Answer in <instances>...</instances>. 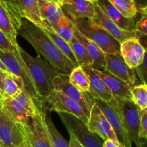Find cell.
Instances as JSON below:
<instances>
[{
	"mask_svg": "<svg viewBox=\"0 0 147 147\" xmlns=\"http://www.w3.org/2000/svg\"><path fill=\"white\" fill-rule=\"evenodd\" d=\"M17 34L27 40L37 53L63 74H70L76 66L54 44L42 27L22 18Z\"/></svg>",
	"mask_w": 147,
	"mask_h": 147,
	"instance_id": "1",
	"label": "cell"
},
{
	"mask_svg": "<svg viewBox=\"0 0 147 147\" xmlns=\"http://www.w3.org/2000/svg\"><path fill=\"white\" fill-rule=\"evenodd\" d=\"M18 51L34 82L37 98H44L48 96L53 90V79L62 72L43 61L40 56L36 58L31 56L19 46Z\"/></svg>",
	"mask_w": 147,
	"mask_h": 147,
	"instance_id": "2",
	"label": "cell"
},
{
	"mask_svg": "<svg viewBox=\"0 0 147 147\" xmlns=\"http://www.w3.org/2000/svg\"><path fill=\"white\" fill-rule=\"evenodd\" d=\"M78 30L94 42L104 53L120 54V43L91 19L70 18Z\"/></svg>",
	"mask_w": 147,
	"mask_h": 147,
	"instance_id": "3",
	"label": "cell"
},
{
	"mask_svg": "<svg viewBox=\"0 0 147 147\" xmlns=\"http://www.w3.org/2000/svg\"><path fill=\"white\" fill-rule=\"evenodd\" d=\"M35 100L42 110L67 112L77 117L86 124L88 122L89 116L86 115L81 107L60 91L53 89L48 96L44 98H37Z\"/></svg>",
	"mask_w": 147,
	"mask_h": 147,
	"instance_id": "4",
	"label": "cell"
},
{
	"mask_svg": "<svg viewBox=\"0 0 147 147\" xmlns=\"http://www.w3.org/2000/svg\"><path fill=\"white\" fill-rule=\"evenodd\" d=\"M111 102L119 110L122 122L132 142L136 144V147H145L146 141H142L139 137L140 109L132 100L116 97H113Z\"/></svg>",
	"mask_w": 147,
	"mask_h": 147,
	"instance_id": "5",
	"label": "cell"
},
{
	"mask_svg": "<svg viewBox=\"0 0 147 147\" xmlns=\"http://www.w3.org/2000/svg\"><path fill=\"white\" fill-rule=\"evenodd\" d=\"M0 59L6 66L9 73L19 78L23 82L24 90L28 92L33 99H37V95L34 82L27 66L19 53L18 44L15 45L14 51H7L0 49Z\"/></svg>",
	"mask_w": 147,
	"mask_h": 147,
	"instance_id": "6",
	"label": "cell"
},
{
	"mask_svg": "<svg viewBox=\"0 0 147 147\" xmlns=\"http://www.w3.org/2000/svg\"><path fill=\"white\" fill-rule=\"evenodd\" d=\"M62 122L72 135L83 147H103L100 138L89 131L87 124L67 112H57Z\"/></svg>",
	"mask_w": 147,
	"mask_h": 147,
	"instance_id": "7",
	"label": "cell"
},
{
	"mask_svg": "<svg viewBox=\"0 0 147 147\" xmlns=\"http://www.w3.org/2000/svg\"><path fill=\"white\" fill-rule=\"evenodd\" d=\"M46 114L39 111L27 125L18 124L27 147H52L45 122Z\"/></svg>",
	"mask_w": 147,
	"mask_h": 147,
	"instance_id": "8",
	"label": "cell"
},
{
	"mask_svg": "<svg viewBox=\"0 0 147 147\" xmlns=\"http://www.w3.org/2000/svg\"><path fill=\"white\" fill-rule=\"evenodd\" d=\"M53 89L60 91L77 102L89 116L90 109L94 104V98L88 92H83L72 84L69 80V74L60 73L53 79Z\"/></svg>",
	"mask_w": 147,
	"mask_h": 147,
	"instance_id": "9",
	"label": "cell"
},
{
	"mask_svg": "<svg viewBox=\"0 0 147 147\" xmlns=\"http://www.w3.org/2000/svg\"><path fill=\"white\" fill-rule=\"evenodd\" d=\"M94 102L97 104L109 121L119 144L123 147H133L131 139L123 125L119 111L116 105L112 102L108 103L100 99H94Z\"/></svg>",
	"mask_w": 147,
	"mask_h": 147,
	"instance_id": "10",
	"label": "cell"
},
{
	"mask_svg": "<svg viewBox=\"0 0 147 147\" xmlns=\"http://www.w3.org/2000/svg\"><path fill=\"white\" fill-rule=\"evenodd\" d=\"M0 146L1 147H27L24 135L17 123L13 122L0 107Z\"/></svg>",
	"mask_w": 147,
	"mask_h": 147,
	"instance_id": "11",
	"label": "cell"
},
{
	"mask_svg": "<svg viewBox=\"0 0 147 147\" xmlns=\"http://www.w3.org/2000/svg\"><path fill=\"white\" fill-rule=\"evenodd\" d=\"M105 59L106 65L104 71L119 78L130 87L140 84L135 69H131L125 63L120 54L105 53Z\"/></svg>",
	"mask_w": 147,
	"mask_h": 147,
	"instance_id": "12",
	"label": "cell"
},
{
	"mask_svg": "<svg viewBox=\"0 0 147 147\" xmlns=\"http://www.w3.org/2000/svg\"><path fill=\"white\" fill-rule=\"evenodd\" d=\"M22 20V17L12 5L0 1V30L14 45L17 44V30L21 26Z\"/></svg>",
	"mask_w": 147,
	"mask_h": 147,
	"instance_id": "13",
	"label": "cell"
},
{
	"mask_svg": "<svg viewBox=\"0 0 147 147\" xmlns=\"http://www.w3.org/2000/svg\"><path fill=\"white\" fill-rule=\"evenodd\" d=\"M87 126L89 131L104 141L111 139L119 142L110 122L95 102L90 109Z\"/></svg>",
	"mask_w": 147,
	"mask_h": 147,
	"instance_id": "14",
	"label": "cell"
},
{
	"mask_svg": "<svg viewBox=\"0 0 147 147\" xmlns=\"http://www.w3.org/2000/svg\"><path fill=\"white\" fill-rule=\"evenodd\" d=\"M146 53V48L135 37L126 39L120 43V55L131 69H134L141 64Z\"/></svg>",
	"mask_w": 147,
	"mask_h": 147,
	"instance_id": "15",
	"label": "cell"
},
{
	"mask_svg": "<svg viewBox=\"0 0 147 147\" xmlns=\"http://www.w3.org/2000/svg\"><path fill=\"white\" fill-rule=\"evenodd\" d=\"M93 22L104 29L109 35L112 36L119 43H121L126 39L135 37L134 32H128L122 30L115 22H113L108 16L102 11L101 9L95 3V14L91 19Z\"/></svg>",
	"mask_w": 147,
	"mask_h": 147,
	"instance_id": "16",
	"label": "cell"
},
{
	"mask_svg": "<svg viewBox=\"0 0 147 147\" xmlns=\"http://www.w3.org/2000/svg\"><path fill=\"white\" fill-rule=\"evenodd\" d=\"M83 68L90 81L88 93L95 99H100L103 102L111 103L113 99V95L94 68L92 66Z\"/></svg>",
	"mask_w": 147,
	"mask_h": 147,
	"instance_id": "17",
	"label": "cell"
},
{
	"mask_svg": "<svg viewBox=\"0 0 147 147\" xmlns=\"http://www.w3.org/2000/svg\"><path fill=\"white\" fill-rule=\"evenodd\" d=\"M95 70L103 79L113 97L121 98L123 99L132 100L131 92V87L106 71L97 69H95Z\"/></svg>",
	"mask_w": 147,
	"mask_h": 147,
	"instance_id": "18",
	"label": "cell"
},
{
	"mask_svg": "<svg viewBox=\"0 0 147 147\" xmlns=\"http://www.w3.org/2000/svg\"><path fill=\"white\" fill-rule=\"evenodd\" d=\"M96 4L108 17L116 23L120 28L128 32H134L136 24L134 18L125 17L117 9L111 4L109 0H98Z\"/></svg>",
	"mask_w": 147,
	"mask_h": 147,
	"instance_id": "19",
	"label": "cell"
},
{
	"mask_svg": "<svg viewBox=\"0 0 147 147\" xmlns=\"http://www.w3.org/2000/svg\"><path fill=\"white\" fill-rule=\"evenodd\" d=\"M74 36L83 45L85 48L87 50L88 53L93 60V66L94 69L104 70L106 68V59L105 53L102 51L101 49L92 40L85 37L75 25Z\"/></svg>",
	"mask_w": 147,
	"mask_h": 147,
	"instance_id": "20",
	"label": "cell"
},
{
	"mask_svg": "<svg viewBox=\"0 0 147 147\" xmlns=\"http://www.w3.org/2000/svg\"><path fill=\"white\" fill-rule=\"evenodd\" d=\"M61 8L69 18L92 19L95 14V4L87 0H73L71 4Z\"/></svg>",
	"mask_w": 147,
	"mask_h": 147,
	"instance_id": "21",
	"label": "cell"
},
{
	"mask_svg": "<svg viewBox=\"0 0 147 147\" xmlns=\"http://www.w3.org/2000/svg\"><path fill=\"white\" fill-rule=\"evenodd\" d=\"M0 107L13 122L22 125H27L30 122V115L14 98H4Z\"/></svg>",
	"mask_w": 147,
	"mask_h": 147,
	"instance_id": "22",
	"label": "cell"
},
{
	"mask_svg": "<svg viewBox=\"0 0 147 147\" xmlns=\"http://www.w3.org/2000/svg\"><path fill=\"white\" fill-rule=\"evenodd\" d=\"M14 6L19 14L34 24L43 28L37 0H14Z\"/></svg>",
	"mask_w": 147,
	"mask_h": 147,
	"instance_id": "23",
	"label": "cell"
},
{
	"mask_svg": "<svg viewBox=\"0 0 147 147\" xmlns=\"http://www.w3.org/2000/svg\"><path fill=\"white\" fill-rule=\"evenodd\" d=\"M37 4L42 20L48 22L52 27H54L59 19L64 14L61 7L53 1L37 0Z\"/></svg>",
	"mask_w": 147,
	"mask_h": 147,
	"instance_id": "24",
	"label": "cell"
},
{
	"mask_svg": "<svg viewBox=\"0 0 147 147\" xmlns=\"http://www.w3.org/2000/svg\"><path fill=\"white\" fill-rule=\"evenodd\" d=\"M43 22V29L45 30V31L46 32V33L47 34V35L50 37V39L52 40V41L54 43V44L57 46V48L69 59L70 60V61L73 63L75 66H78V62L76 61V58H75L74 54H73V51H72V49L70 48V44L69 43H67L65 40L61 36L59 35L54 30V29L52 27V26L49 24L47 22L42 21Z\"/></svg>",
	"mask_w": 147,
	"mask_h": 147,
	"instance_id": "25",
	"label": "cell"
},
{
	"mask_svg": "<svg viewBox=\"0 0 147 147\" xmlns=\"http://www.w3.org/2000/svg\"><path fill=\"white\" fill-rule=\"evenodd\" d=\"M22 89L23 82L11 74H6L2 82V95L4 98H15Z\"/></svg>",
	"mask_w": 147,
	"mask_h": 147,
	"instance_id": "26",
	"label": "cell"
},
{
	"mask_svg": "<svg viewBox=\"0 0 147 147\" xmlns=\"http://www.w3.org/2000/svg\"><path fill=\"white\" fill-rule=\"evenodd\" d=\"M69 44L79 66L81 67L93 66V60L88 53L83 45L75 36H73Z\"/></svg>",
	"mask_w": 147,
	"mask_h": 147,
	"instance_id": "27",
	"label": "cell"
},
{
	"mask_svg": "<svg viewBox=\"0 0 147 147\" xmlns=\"http://www.w3.org/2000/svg\"><path fill=\"white\" fill-rule=\"evenodd\" d=\"M52 27L67 43H70L71 39L74 36V23L65 13L59 19L57 24Z\"/></svg>",
	"mask_w": 147,
	"mask_h": 147,
	"instance_id": "28",
	"label": "cell"
},
{
	"mask_svg": "<svg viewBox=\"0 0 147 147\" xmlns=\"http://www.w3.org/2000/svg\"><path fill=\"white\" fill-rule=\"evenodd\" d=\"M69 80L72 84L83 92H88L90 81L86 71L81 66H76L69 74Z\"/></svg>",
	"mask_w": 147,
	"mask_h": 147,
	"instance_id": "29",
	"label": "cell"
},
{
	"mask_svg": "<svg viewBox=\"0 0 147 147\" xmlns=\"http://www.w3.org/2000/svg\"><path fill=\"white\" fill-rule=\"evenodd\" d=\"M45 122L52 147H69V142H67L59 133L52 121L51 118L45 115Z\"/></svg>",
	"mask_w": 147,
	"mask_h": 147,
	"instance_id": "30",
	"label": "cell"
},
{
	"mask_svg": "<svg viewBox=\"0 0 147 147\" xmlns=\"http://www.w3.org/2000/svg\"><path fill=\"white\" fill-rule=\"evenodd\" d=\"M125 17L135 18L137 14V7L134 0H109Z\"/></svg>",
	"mask_w": 147,
	"mask_h": 147,
	"instance_id": "31",
	"label": "cell"
},
{
	"mask_svg": "<svg viewBox=\"0 0 147 147\" xmlns=\"http://www.w3.org/2000/svg\"><path fill=\"white\" fill-rule=\"evenodd\" d=\"M14 99L25 110L26 112L30 115V118H34L37 115V112L40 111L39 108L36 105L32 97L28 92H26L24 89H22Z\"/></svg>",
	"mask_w": 147,
	"mask_h": 147,
	"instance_id": "32",
	"label": "cell"
},
{
	"mask_svg": "<svg viewBox=\"0 0 147 147\" xmlns=\"http://www.w3.org/2000/svg\"><path fill=\"white\" fill-rule=\"evenodd\" d=\"M132 101L140 110L147 108V85L142 83L131 88Z\"/></svg>",
	"mask_w": 147,
	"mask_h": 147,
	"instance_id": "33",
	"label": "cell"
},
{
	"mask_svg": "<svg viewBox=\"0 0 147 147\" xmlns=\"http://www.w3.org/2000/svg\"><path fill=\"white\" fill-rule=\"evenodd\" d=\"M146 14H145V15H142L140 20L135 24L134 33L135 37L139 39V40H140V38H142V37L146 36Z\"/></svg>",
	"mask_w": 147,
	"mask_h": 147,
	"instance_id": "34",
	"label": "cell"
},
{
	"mask_svg": "<svg viewBox=\"0 0 147 147\" xmlns=\"http://www.w3.org/2000/svg\"><path fill=\"white\" fill-rule=\"evenodd\" d=\"M139 137L142 141H146L147 138V110H140Z\"/></svg>",
	"mask_w": 147,
	"mask_h": 147,
	"instance_id": "35",
	"label": "cell"
},
{
	"mask_svg": "<svg viewBox=\"0 0 147 147\" xmlns=\"http://www.w3.org/2000/svg\"><path fill=\"white\" fill-rule=\"evenodd\" d=\"M146 53L144 55L142 63L139 64V66L134 68L135 71H136V76L139 79L140 84L146 83V76H147V66H146Z\"/></svg>",
	"mask_w": 147,
	"mask_h": 147,
	"instance_id": "36",
	"label": "cell"
},
{
	"mask_svg": "<svg viewBox=\"0 0 147 147\" xmlns=\"http://www.w3.org/2000/svg\"><path fill=\"white\" fill-rule=\"evenodd\" d=\"M0 49L7 51H14L15 45L13 44L7 36L0 30Z\"/></svg>",
	"mask_w": 147,
	"mask_h": 147,
	"instance_id": "37",
	"label": "cell"
},
{
	"mask_svg": "<svg viewBox=\"0 0 147 147\" xmlns=\"http://www.w3.org/2000/svg\"><path fill=\"white\" fill-rule=\"evenodd\" d=\"M103 147H123L117 141L111 139L105 140L103 143Z\"/></svg>",
	"mask_w": 147,
	"mask_h": 147,
	"instance_id": "38",
	"label": "cell"
},
{
	"mask_svg": "<svg viewBox=\"0 0 147 147\" xmlns=\"http://www.w3.org/2000/svg\"><path fill=\"white\" fill-rule=\"evenodd\" d=\"M70 135V141H69V147H83L77 140L76 139L74 136L72 135Z\"/></svg>",
	"mask_w": 147,
	"mask_h": 147,
	"instance_id": "39",
	"label": "cell"
},
{
	"mask_svg": "<svg viewBox=\"0 0 147 147\" xmlns=\"http://www.w3.org/2000/svg\"><path fill=\"white\" fill-rule=\"evenodd\" d=\"M6 72L0 70V92L2 94V82H3V79H4V76L6 75Z\"/></svg>",
	"mask_w": 147,
	"mask_h": 147,
	"instance_id": "40",
	"label": "cell"
},
{
	"mask_svg": "<svg viewBox=\"0 0 147 147\" xmlns=\"http://www.w3.org/2000/svg\"><path fill=\"white\" fill-rule=\"evenodd\" d=\"M59 4H60V7L63 5H65V4H70L73 2V0H57Z\"/></svg>",
	"mask_w": 147,
	"mask_h": 147,
	"instance_id": "41",
	"label": "cell"
},
{
	"mask_svg": "<svg viewBox=\"0 0 147 147\" xmlns=\"http://www.w3.org/2000/svg\"><path fill=\"white\" fill-rule=\"evenodd\" d=\"M0 70L6 72V73H7V74H9V73L8 70H7V69L6 68V66H4V64L3 63V62L1 61V59H0Z\"/></svg>",
	"mask_w": 147,
	"mask_h": 147,
	"instance_id": "42",
	"label": "cell"
},
{
	"mask_svg": "<svg viewBox=\"0 0 147 147\" xmlns=\"http://www.w3.org/2000/svg\"><path fill=\"white\" fill-rule=\"evenodd\" d=\"M0 1H4V2H6V3H8V4H10L11 5H12L13 7L15 8V6H14V0H0Z\"/></svg>",
	"mask_w": 147,
	"mask_h": 147,
	"instance_id": "43",
	"label": "cell"
},
{
	"mask_svg": "<svg viewBox=\"0 0 147 147\" xmlns=\"http://www.w3.org/2000/svg\"><path fill=\"white\" fill-rule=\"evenodd\" d=\"M4 96H3L2 94L1 93V92H0V105H1V104L2 103L3 100H4Z\"/></svg>",
	"mask_w": 147,
	"mask_h": 147,
	"instance_id": "44",
	"label": "cell"
},
{
	"mask_svg": "<svg viewBox=\"0 0 147 147\" xmlns=\"http://www.w3.org/2000/svg\"><path fill=\"white\" fill-rule=\"evenodd\" d=\"M87 1H90V2L93 3V4H95V3H96V1H97L98 0H87Z\"/></svg>",
	"mask_w": 147,
	"mask_h": 147,
	"instance_id": "45",
	"label": "cell"
},
{
	"mask_svg": "<svg viewBox=\"0 0 147 147\" xmlns=\"http://www.w3.org/2000/svg\"><path fill=\"white\" fill-rule=\"evenodd\" d=\"M48 1H53V2H54V3H56V4H59V3H58V1H57V0H48ZM59 5H60V4H59Z\"/></svg>",
	"mask_w": 147,
	"mask_h": 147,
	"instance_id": "46",
	"label": "cell"
},
{
	"mask_svg": "<svg viewBox=\"0 0 147 147\" xmlns=\"http://www.w3.org/2000/svg\"><path fill=\"white\" fill-rule=\"evenodd\" d=\"M0 147H1V146H0Z\"/></svg>",
	"mask_w": 147,
	"mask_h": 147,
	"instance_id": "47",
	"label": "cell"
}]
</instances>
